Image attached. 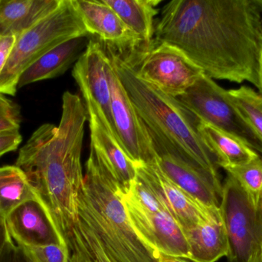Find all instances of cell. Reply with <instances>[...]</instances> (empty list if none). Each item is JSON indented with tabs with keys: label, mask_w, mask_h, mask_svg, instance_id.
Here are the masks:
<instances>
[{
	"label": "cell",
	"mask_w": 262,
	"mask_h": 262,
	"mask_svg": "<svg viewBox=\"0 0 262 262\" xmlns=\"http://www.w3.org/2000/svg\"><path fill=\"white\" fill-rule=\"evenodd\" d=\"M115 11L126 26L135 34L140 47L152 44L154 35V17L161 0H103ZM138 49V48H137Z\"/></svg>",
	"instance_id": "cell-20"
},
{
	"label": "cell",
	"mask_w": 262,
	"mask_h": 262,
	"mask_svg": "<svg viewBox=\"0 0 262 262\" xmlns=\"http://www.w3.org/2000/svg\"><path fill=\"white\" fill-rule=\"evenodd\" d=\"M260 250H261V249H260L259 250H258V252H257L256 253H255V255L252 256V258H251V260L249 261V262H258V255H259Z\"/></svg>",
	"instance_id": "cell-34"
},
{
	"label": "cell",
	"mask_w": 262,
	"mask_h": 262,
	"mask_svg": "<svg viewBox=\"0 0 262 262\" xmlns=\"http://www.w3.org/2000/svg\"><path fill=\"white\" fill-rule=\"evenodd\" d=\"M61 0H0V36H18L58 8Z\"/></svg>",
	"instance_id": "cell-19"
},
{
	"label": "cell",
	"mask_w": 262,
	"mask_h": 262,
	"mask_svg": "<svg viewBox=\"0 0 262 262\" xmlns=\"http://www.w3.org/2000/svg\"><path fill=\"white\" fill-rule=\"evenodd\" d=\"M0 262H32L23 246L9 240L0 250Z\"/></svg>",
	"instance_id": "cell-28"
},
{
	"label": "cell",
	"mask_w": 262,
	"mask_h": 262,
	"mask_svg": "<svg viewBox=\"0 0 262 262\" xmlns=\"http://www.w3.org/2000/svg\"><path fill=\"white\" fill-rule=\"evenodd\" d=\"M16 39V35H14L0 36V75L10 56Z\"/></svg>",
	"instance_id": "cell-30"
},
{
	"label": "cell",
	"mask_w": 262,
	"mask_h": 262,
	"mask_svg": "<svg viewBox=\"0 0 262 262\" xmlns=\"http://www.w3.org/2000/svg\"><path fill=\"white\" fill-rule=\"evenodd\" d=\"M90 35L121 53L135 50L140 44L135 34L103 0H72Z\"/></svg>",
	"instance_id": "cell-15"
},
{
	"label": "cell",
	"mask_w": 262,
	"mask_h": 262,
	"mask_svg": "<svg viewBox=\"0 0 262 262\" xmlns=\"http://www.w3.org/2000/svg\"><path fill=\"white\" fill-rule=\"evenodd\" d=\"M84 105L90 128L91 148L107 165L125 195L137 175L135 165L101 111L90 102H84Z\"/></svg>",
	"instance_id": "cell-14"
},
{
	"label": "cell",
	"mask_w": 262,
	"mask_h": 262,
	"mask_svg": "<svg viewBox=\"0 0 262 262\" xmlns=\"http://www.w3.org/2000/svg\"><path fill=\"white\" fill-rule=\"evenodd\" d=\"M200 121L227 132L262 154V142L229 96V90L204 73L179 97Z\"/></svg>",
	"instance_id": "cell-7"
},
{
	"label": "cell",
	"mask_w": 262,
	"mask_h": 262,
	"mask_svg": "<svg viewBox=\"0 0 262 262\" xmlns=\"http://www.w3.org/2000/svg\"><path fill=\"white\" fill-rule=\"evenodd\" d=\"M20 123L18 106L0 94V133L19 130Z\"/></svg>",
	"instance_id": "cell-26"
},
{
	"label": "cell",
	"mask_w": 262,
	"mask_h": 262,
	"mask_svg": "<svg viewBox=\"0 0 262 262\" xmlns=\"http://www.w3.org/2000/svg\"><path fill=\"white\" fill-rule=\"evenodd\" d=\"M90 36L82 35L72 38L45 54L21 74L18 89L64 74L82 55L90 41Z\"/></svg>",
	"instance_id": "cell-17"
},
{
	"label": "cell",
	"mask_w": 262,
	"mask_h": 262,
	"mask_svg": "<svg viewBox=\"0 0 262 262\" xmlns=\"http://www.w3.org/2000/svg\"><path fill=\"white\" fill-rule=\"evenodd\" d=\"M258 262H262V243L261 246V250H260L259 255H258Z\"/></svg>",
	"instance_id": "cell-35"
},
{
	"label": "cell",
	"mask_w": 262,
	"mask_h": 262,
	"mask_svg": "<svg viewBox=\"0 0 262 262\" xmlns=\"http://www.w3.org/2000/svg\"><path fill=\"white\" fill-rule=\"evenodd\" d=\"M183 232L189 248V261L216 262L229 255V241L221 214Z\"/></svg>",
	"instance_id": "cell-18"
},
{
	"label": "cell",
	"mask_w": 262,
	"mask_h": 262,
	"mask_svg": "<svg viewBox=\"0 0 262 262\" xmlns=\"http://www.w3.org/2000/svg\"><path fill=\"white\" fill-rule=\"evenodd\" d=\"M158 262H189L183 258H173V257L166 256V255H160Z\"/></svg>",
	"instance_id": "cell-33"
},
{
	"label": "cell",
	"mask_w": 262,
	"mask_h": 262,
	"mask_svg": "<svg viewBox=\"0 0 262 262\" xmlns=\"http://www.w3.org/2000/svg\"><path fill=\"white\" fill-rule=\"evenodd\" d=\"M255 2H256L257 5H258L262 12V0H255Z\"/></svg>",
	"instance_id": "cell-36"
},
{
	"label": "cell",
	"mask_w": 262,
	"mask_h": 262,
	"mask_svg": "<svg viewBox=\"0 0 262 262\" xmlns=\"http://www.w3.org/2000/svg\"><path fill=\"white\" fill-rule=\"evenodd\" d=\"M111 90V112L118 141L134 165L156 159L152 138L139 117L110 58L107 69Z\"/></svg>",
	"instance_id": "cell-9"
},
{
	"label": "cell",
	"mask_w": 262,
	"mask_h": 262,
	"mask_svg": "<svg viewBox=\"0 0 262 262\" xmlns=\"http://www.w3.org/2000/svg\"><path fill=\"white\" fill-rule=\"evenodd\" d=\"M156 162L165 175L187 195L210 209H219L223 183L190 162L154 143Z\"/></svg>",
	"instance_id": "cell-11"
},
{
	"label": "cell",
	"mask_w": 262,
	"mask_h": 262,
	"mask_svg": "<svg viewBox=\"0 0 262 262\" xmlns=\"http://www.w3.org/2000/svg\"><path fill=\"white\" fill-rule=\"evenodd\" d=\"M154 34L209 78L258 87L262 12L255 0H172Z\"/></svg>",
	"instance_id": "cell-1"
},
{
	"label": "cell",
	"mask_w": 262,
	"mask_h": 262,
	"mask_svg": "<svg viewBox=\"0 0 262 262\" xmlns=\"http://www.w3.org/2000/svg\"><path fill=\"white\" fill-rule=\"evenodd\" d=\"M11 239L12 238H11L9 231H8L6 221L0 218V250L6 245V243Z\"/></svg>",
	"instance_id": "cell-31"
},
{
	"label": "cell",
	"mask_w": 262,
	"mask_h": 262,
	"mask_svg": "<svg viewBox=\"0 0 262 262\" xmlns=\"http://www.w3.org/2000/svg\"><path fill=\"white\" fill-rule=\"evenodd\" d=\"M21 139L19 131L0 133V157L8 152L16 150Z\"/></svg>",
	"instance_id": "cell-29"
},
{
	"label": "cell",
	"mask_w": 262,
	"mask_h": 262,
	"mask_svg": "<svg viewBox=\"0 0 262 262\" xmlns=\"http://www.w3.org/2000/svg\"><path fill=\"white\" fill-rule=\"evenodd\" d=\"M224 170L238 183L254 207L262 211V158Z\"/></svg>",
	"instance_id": "cell-23"
},
{
	"label": "cell",
	"mask_w": 262,
	"mask_h": 262,
	"mask_svg": "<svg viewBox=\"0 0 262 262\" xmlns=\"http://www.w3.org/2000/svg\"><path fill=\"white\" fill-rule=\"evenodd\" d=\"M231 100L262 142V96L252 88L229 90Z\"/></svg>",
	"instance_id": "cell-24"
},
{
	"label": "cell",
	"mask_w": 262,
	"mask_h": 262,
	"mask_svg": "<svg viewBox=\"0 0 262 262\" xmlns=\"http://www.w3.org/2000/svg\"><path fill=\"white\" fill-rule=\"evenodd\" d=\"M107 52L152 142L222 182L216 157L199 131L200 120L178 98L140 78L121 54L111 48Z\"/></svg>",
	"instance_id": "cell-3"
},
{
	"label": "cell",
	"mask_w": 262,
	"mask_h": 262,
	"mask_svg": "<svg viewBox=\"0 0 262 262\" xmlns=\"http://www.w3.org/2000/svg\"><path fill=\"white\" fill-rule=\"evenodd\" d=\"M87 110L77 94H63L58 126H40L18 152L24 172L61 235L70 262H86L79 233L78 198L84 183L81 152Z\"/></svg>",
	"instance_id": "cell-2"
},
{
	"label": "cell",
	"mask_w": 262,
	"mask_h": 262,
	"mask_svg": "<svg viewBox=\"0 0 262 262\" xmlns=\"http://www.w3.org/2000/svg\"><path fill=\"white\" fill-rule=\"evenodd\" d=\"M136 171L160 197L169 213L183 232L220 213L197 201L169 180L160 170L157 162L135 165Z\"/></svg>",
	"instance_id": "cell-12"
},
{
	"label": "cell",
	"mask_w": 262,
	"mask_h": 262,
	"mask_svg": "<svg viewBox=\"0 0 262 262\" xmlns=\"http://www.w3.org/2000/svg\"><path fill=\"white\" fill-rule=\"evenodd\" d=\"M133 229L159 255L188 259L189 248L183 229L167 210H143L124 199Z\"/></svg>",
	"instance_id": "cell-10"
},
{
	"label": "cell",
	"mask_w": 262,
	"mask_h": 262,
	"mask_svg": "<svg viewBox=\"0 0 262 262\" xmlns=\"http://www.w3.org/2000/svg\"><path fill=\"white\" fill-rule=\"evenodd\" d=\"M90 35L72 0H61L53 12L17 36L0 75V94L15 95L21 74L38 58L64 42Z\"/></svg>",
	"instance_id": "cell-5"
},
{
	"label": "cell",
	"mask_w": 262,
	"mask_h": 262,
	"mask_svg": "<svg viewBox=\"0 0 262 262\" xmlns=\"http://www.w3.org/2000/svg\"><path fill=\"white\" fill-rule=\"evenodd\" d=\"M110 57L101 42L91 38L85 50L75 63L72 76L79 87L84 101L94 103L115 131L111 112V90L107 75Z\"/></svg>",
	"instance_id": "cell-13"
},
{
	"label": "cell",
	"mask_w": 262,
	"mask_h": 262,
	"mask_svg": "<svg viewBox=\"0 0 262 262\" xmlns=\"http://www.w3.org/2000/svg\"><path fill=\"white\" fill-rule=\"evenodd\" d=\"M78 215L112 262H158L160 255L137 235L124 193L107 165L91 148L78 198Z\"/></svg>",
	"instance_id": "cell-4"
},
{
	"label": "cell",
	"mask_w": 262,
	"mask_h": 262,
	"mask_svg": "<svg viewBox=\"0 0 262 262\" xmlns=\"http://www.w3.org/2000/svg\"><path fill=\"white\" fill-rule=\"evenodd\" d=\"M220 214L229 241V262H249L261 249L262 211L254 207L230 175L223 183Z\"/></svg>",
	"instance_id": "cell-8"
},
{
	"label": "cell",
	"mask_w": 262,
	"mask_h": 262,
	"mask_svg": "<svg viewBox=\"0 0 262 262\" xmlns=\"http://www.w3.org/2000/svg\"><path fill=\"white\" fill-rule=\"evenodd\" d=\"M79 233L91 262H112L94 232L79 219Z\"/></svg>",
	"instance_id": "cell-27"
},
{
	"label": "cell",
	"mask_w": 262,
	"mask_h": 262,
	"mask_svg": "<svg viewBox=\"0 0 262 262\" xmlns=\"http://www.w3.org/2000/svg\"><path fill=\"white\" fill-rule=\"evenodd\" d=\"M142 79L170 96L179 98L203 74L183 52L166 43L152 41L122 56Z\"/></svg>",
	"instance_id": "cell-6"
},
{
	"label": "cell",
	"mask_w": 262,
	"mask_h": 262,
	"mask_svg": "<svg viewBox=\"0 0 262 262\" xmlns=\"http://www.w3.org/2000/svg\"><path fill=\"white\" fill-rule=\"evenodd\" d=\"M23 247L32 262H70L69 251L61 245Z\"/></svg>",
	"instance_id": "cell-25"
},
{
	"label": "cell",
	"mask_w": 262,
	"mask_h": 262,
	"mask_svg": "<svg viewBox=\"0 0 262 262\" xmlns=\"http://www.w3.org/2000/svg\"><path fill=\"white\" fill-rule=\"evenodd\" d=\"M199 131L206 144L216 157L220 168L246 164L259 157L256 151L239 138L200 121Z\"/></svg>",
	"instance_id": "cell-21"
},
{
	"label": "cell",
	"mask_w": 262,
	"mask_h": 262,
	"mask_svg": "<svg viewBox=\"0 0 262 262\" xmlns=\"http://www.w3.org/2000/svg\"><path fill=\"white\" fill-rule=\"evenodd\" d=\"M258 93L262 96V47L260 52L259 60H258Z\"/></svg>",
	"instance_id": "cell-32"
},
{
	"label": "cell",
	"mask_w": 262,
	"mask_h": 262,
	"mask_svg": "<svg viewBox=\"0 0 262 262\" xmlns=\"http://www.w3.org/2000/svg\"><path fill=\"white\" fill-rule=\"evenodd\" d=\"M37 198L26 174L18 166L0 167V218L8 215L20 205Z\"/></svg>",
	"instance_id": "cell-22"
},
{
	"label": "cell",
	"mask_w": 262,
	"mask_h": 262,
	"mask_svg": "<svg viewBox=\"0 0 262 262\" xmlns=\"http://www.w3.org/2000/svg\"><path fill=\"white\" fill-rule=\"evenodd\" d=\"M6 224L11 238L18 246L61 245L66 248L55 224L38 198L25 201L14 209L6 218Z\"/></svg>",
	"instance_id": "cell-16"
}]
</instances>
